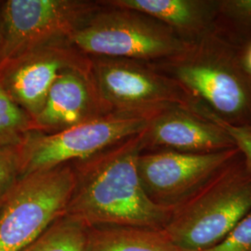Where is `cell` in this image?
I'll return each instance as SVG.
<instances>
[{
	"mask_svg": "<svg viewBox=\"0 0 251 251\" xmlns=\"http://www.w3.org/2000/svg\"><path fill=\"white\" fill-rule=\"evenodd\" d=\"M33 131V121L0 82V145H18Z\"/></svg>",
	"mask_w": 251,
	"mask_h": 251,
	"instance_id": "2e32d148",
	"label": "cell"
},
{
	"mask_svg": "<svg viewBox=\"0 0 251 251\" xmlns=\"http://www.w3.org/2000/svg\"><path fill=\"white\" fill-rule=\"evenodd\" d=\"M152 118L109 113L53 133L31 131L20 144L22 177L88 159L144 132Z\"/></svg>",
	"mask_w": 251,
	"mask_h": 251,
	"instance_id": "277c9868",
	"label": "cell"
},
{
	"mask_svg": "<svg viewBox=\"0 0 251 251\" xmlns=\"http://www.w3.org/2000/svg\"><path fill=\"white\" fill-rule=\"evenodd\" d=\"M201 115L207 117L217 125L220 126L232 139L235 147L241 153L243 160L251 172V124L236 125L217 117L208 109H201Z\"/></svg>",
	"mask_w": 251,
	"mask_h": 251,
	"instance_id": "d6986e66",
	"label": "cell"
},
{
	"mask_svg": "<svg viewBox=\"0 0 251 251\" xmlns=\"http://www.w3.org/2000/svg\"><path fill=\"white\" fill-rule=\"evenodd\" d=\"M84 251H181L164 229L132 226L89 228Z\"/></svg>",
	"mask_w": 251,
	"mask_h": 251,
	"instance_id": "5bb4252c",
	"label": "cell"
},
{
	"mask_svg": "<svg viewBox=\"0 0 251 251\" xmlns=\"http://www.w3.org/2000/svg\"><path fill=\"white\" fill-rule=\"evenodd\" d=\"M100 6L80 0L0 1V68L40 47L67 41Z\"/></svg>",
	"mask_w": 251,
	"mask_h": 251,
	"instance_id": "8992f818",
	"label": "cell"
},
{
	"mask_svg": "<svg viewBox=\"0 0 251 251\" xmlns=\"http://www.w3.org/2000/svg\"><path fill=\"white\" fill-rule=\"evenodd\" d=\"M243 67L245 71L248 73V75L251 77V44L245 50L244 57H243Z\"/></svg>",
	"mask_w": 251,
	"mask_h": 251,
	"instance_id": "44dd1931",
	"label": "cell"
},
{
	"mask_svg": "<svg viewBox=\"0 0 251 251\" xmlns=\"http://www.w3.org/2000/svg\"><path fill=\"white\" fill-rule=\"evenodd\" d=\"M90 61L93 82L111 113L154 117L171 108L197 107L194 99L173 78L144 64L108 58Z\"/></svg>",
	"mask_w": 251,
	"mask_h": 251,
	"instance_id": "52a82bcc",
	"label": "cell"
},
{
	"mask_svg": "<svg viewBox=\"0 0 251 251\" xmlns=\"http://www.w3.org/2000/svg\"><path fill=\"white\" fill-rule=\"evenodd\" d=\"M1 205H2V204H0V207H1Z\"/></svg>",
	"mask_w": 251,
	"mask_h": 251,
	"instance_id": "7402d4cb",
	"label": "cell"
},
{
	"mask_svg": "<svg viewBox=\"0 0 251 251\" xmlns=\"http://www.w3.org/2000/svg\"><path fill=\"white\" fill-rule=\"evenodd\" d=\"M89 228L73 217L63 215L21 251H84Z\"/></svg>",
	"mask_w": 251,
	"mask_h": 251,
	"instance_id": "9a60e30c",
	"label": "cell"
},
{
	"mask_svg": "<svg viewBox=\"0 0 251 251\" xmlns=\"http://www.w3.org/2000/svg\"><path fill=\"white\" fill-rule=\"evenodd\" d=\"M99 3L140 12L170 27L176 34L185 35L200 31L208 13L205 2L194 0H106Z\"/></svg>",
	"mask_w": 251,
	"mask_h": 251,
	"instance_id": "4fadbf2b",
	"label": "cell"
},
{
	"mask_svg": "<svg viewBox=\"0 0 251 251\" xmlns=\"http://www.w3.org/2000/svg\"><path fill=\"white\" fill-rule=\"evenodd\" d=\"M22 178L18 145H0V204L8 198Z\"/></svg>",
	"mask_w": 251,
	"mask_h": 251,
	"instance_id": "e0dca14e",
	"label": "cell"
},
{
	"mask_svg": "<svg viewBox=\"0 0 251 251\" xmlns=\"http://www.w3.org/2000/svg\"><path fill=\"white\" fill-rule=\"evenodd\" d=\"M75 184L71 164L22 177L0 207V251H21L64 215Z\"/></svg>",
	"mask_w": 251,
	"mask_h": 251,
	"instance_id": "5b68a950",
	"label": "cell"
},
{
	"mask_svg": "<svg viewBox=\"0 0 251 251\" xmlns=\"http://www.w3.org/2000/svg\"><path fill=\"white\" fill-rule=\"evenodd\" d=\"M251 211V172L241 153L174 206L165 232L180 250H200L230 233Z\"/></svg>",
	"mask_w": 251,
	"mask_h": 251,
	"instance_id": "7a4b0ae2",
	"label": "cell"
},
{
	"mask_svg": "<svg viewBox=\"0 0 251 251\" xmlns=\"http://www.w3.org/2000/svg\"><path fill=\"white\" fill-rule=\"evenodd\" d=\"M144 131L88 159L71 163L75 184L64 215L90 228L165 229L174 207L152 202L138 171V159L145 149Z\"/></svg>",
	"mask_w": 251,
	"mask_h": 251,
	"instance_id": "6da1fadb",
	"label": "cell"
},
{
	"mask_svg": "<svg viewBox=\"0 0 251 251\" xmlns=\"http://www.w3.org/2000/svg\"><path fill=\"white\" fill-rule=\"evenodd\" d=\"M109 113L93 82L90 61L59 76L33 119V131L53 133Z\"/></svg>",
	"mask_w": 251,
	"mask_h": 251,
	"instance_id": "8fae6325",
	"label": "cell"
},
{
	"mask_svg": "<svg viewBox=\"0 0 251 251\" xmlns=\"http://www.w3.org/2000/svg\"><path fill=\"white\" fill-rule=\"evenodd\" d=\"M107 7L110 9L92 13L67 39L85 56L135 62L171 60L191 44L170 27L144 14Z\"/></svg>",
	"mask_w": 251,
	"mask_h": 251,
	"instance_id": "3957f363",
	"label": "cell"
},
{
	"mask_svg": "<svg viewBox=\"0 0 251 251\" xmlns=\"http://www.w3.org/2000/svg\"><path fill=\"white\" fill-rule=\"evenodd\" d=\"M144 145L186 152H212L235 147L230 136L196 110L168 109L152 118L144 131Z\"/></svg>",
	"mask_w": 251,
	"mask_h": 251,
	"instance_id": "7c38bea8",
	"label": "cell"
},
{
	"mask_svg": "<svg viewBox=\"0 0 251 251\" xmlns=\"http://www.w3.org/2000/svg\"><path fill=\"white\" fill-rule=\"evenodd\" d=\"M181 251H251V211L219 242L200 250Z\"/></svg>",
	"mask_w": 251,
	"mask_h": 251,
	"instance_id": "ac0fdd59",
	"label": "cell"
},
{
	"mask_svg": "<svg viewBox=\"0 0 251 251\" xmlns=\"http://www.w3.org/2000/svg\"><path fill=\"white\" fill-rule=\"evenodd\" d=\"M173 79L194 100H204L217 117L245 125L251 116V77L229 57L190 44L170 60Z\"/></svg>",
	"mask_w": 251,
	"mask_h": 251,
	"instance_id": "ba28073f",
	"label": "cell"
},
{
	"mask_svg": "<svg viewBox=\"0 0 251 251\" xmlns=\"http://www.w3.org/2000/svg\"><path fill=\"white\" fill-rule=\"evenodd\" d=\"M239 154L236 147L212 152H142L138 171L144 191L152 202L174 207Z\"/></svg>",
	"mask_w": 251,
	"mask_h": 251,
	"instance_id": "9c48e42d",
	"label": "cell"
},
{
	"mask_svg": "<svg viewBox=\"0 0 251 251\" xmlns=\"http://www.w3.org/2000/svg\"><path fill=\"white\" fill-rule=\"evenodd\" d=\"M225 7L234 16L251 23V0L230 1L225 4Z\"/></svg>",
	"mask_w": 251,
	"mask_h": 251,
	"instance_id": "ffe728a7",
	"label": "cell"
},
{
	"mask_svg": "<svg viewBox=\"0 0 251 251\" xmlns=\"http://www.w3.org/2000/svg\"><path fill=\"white\" fill-rule=\"evenodd\" d=\"M90 63L88 56L67 41H59L40 47L2 66L0 82L33 121L59 76L68 69Z\"/></svg>",
	"mask_w": 251,
	"mask_h": 251,
	"instance_id": "30bf717a",
	"label": "cell"
}]
</instances>
